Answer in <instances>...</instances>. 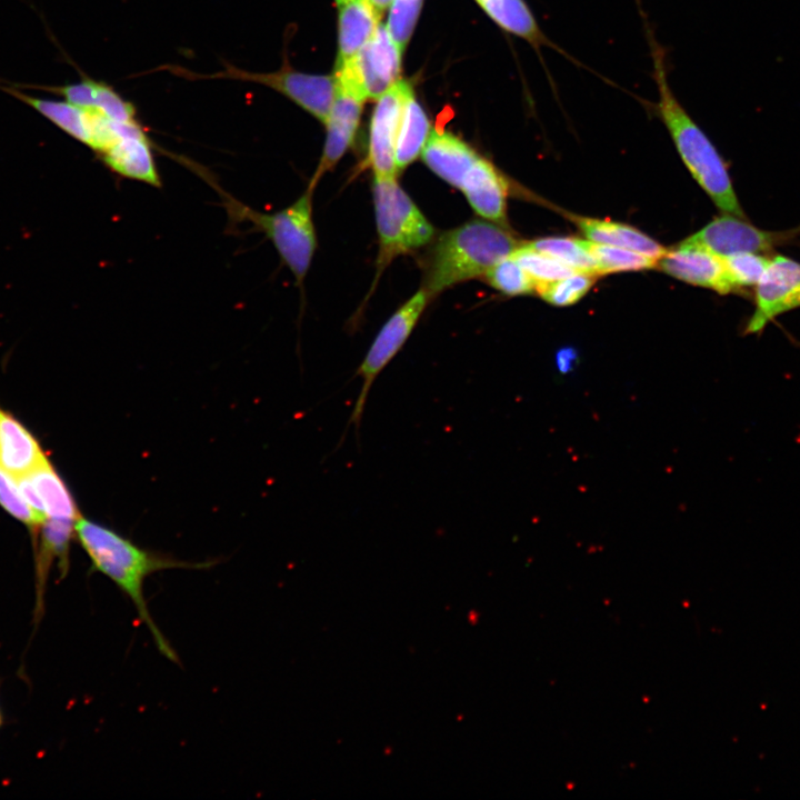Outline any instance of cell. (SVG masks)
I'll return each mask as SVG.
<instances>
[{
  "mask_svg": "<svg viewBox=\"0 0 800 800\" xmlns=\"http://www.w3.org/2000/svg\"><path fill=\"white\" fill-rule=\"evenodd\" d=\"M74 533L91 561V568L109 578L132 602L142 623L152 634L158 650L170 661L179 658L156 624L148 609L143 586L146 579L167 569H206L214 561L191 562L147 550L109 527L81 516Z\"/></svg>",
  "mask_w": 800,
  "mask_h": 800,
  "instance_id": "cell-1",
  "label": "cell"
},
{
  "mask_svg": "<svg viewBox=\"0 0 800 800\" xmlns=\"http://www.w3.org/2000/svg\"><path fill=\"white\" fill-rule=\"evenodd\" d=\"M652 60V78L657 86V113L692 177L713 203L727 214L746 219L737 199L726 163L706 133L692 120L672 92L667 72L666 51L647 26Z\"/></svg>",
  "mask_w": 800,
  "mask_h": 800,
  "instance_id": "cell-2",
  "label": "cell"
},
{
  "mask_svg": "<svg viewBox=\"0 0 800 800\" xmlns=\"http://www.w3.org/2000/svg\"><path fill=\"white\" fill-rule=\"evenodd\" d=\"M520 243L497 223L473 220L443 233L433 246L426 268L429 298L459 282L484 276Z\"/></svg>",
  "mask_w": 800,
  "mask_h": 800,
  "instance_id": "cell-3",
  "label": "cell"
},
{
  "mask_svg": "<svg viewBox=\"0 0 800 800\" xmlns=\"http://www.w3.org/2000/svg\"><path fill=\"white\" fill-rule=\"evenodd\" d=\"M314 187L316 184L310 182L292 204L273 213L256 211L230 197H227L228 201L224 202L230 217L249 221L253 229L266 233L298 284L304 280L317 247L312 220Z\"/></svg>",
  "mask_w": 800,
  "mask_h": 800,
  "instance_id": "cell-4",
  "label": "cell"
},
{
  "mask_svg": "<svg viewBox=\"0 0 800 800\" xmlns=\"http://www.w3.org/2000/svg\"><path fill=\"white\" fill-rule=\"evenodd\" d=\"M372 196L379 236V276L396 257L429 243L434 228L396 178L373 177Z\"/></svg>",
  "mask_w": 800,
  "mask_h": 800,
  "instance_id": "cell-5",
  "label": "cell"
},
{
  "mask_svg": "<svg viewBox=\"0 0 800 800\" xmlns=\"http://www.w3.org/2000/svg\"><path fill=\"white\" fill-rule=\"evenodd\" d=\"M171 73L187 79H232L266 86L289 98L319 121L326 124L336 94L337 79L331 76L310 74L291 68L283 61L272 72H252L224 63V68L212 74H198L177 66H163Z\"/></svg>",
  "mask_w": 800,
  "mask_h": 800,
  "instance_id": "cell-6",
  "label": "cell"
},
{
  "mask_svg": "<svg viewBox=\"0 0 800 800\" xmlns=\"http://www.w3.org/2000/svg\"><path fill=\"white\" fill-rule=\"evenodd\" d=\"M428 300V293L421 288L406 301L382 326L358 367L356 376L361 379V387L347 423L353 424L357 433L374 381L410 337Z\"/></svg>",
  "mask_w": 800,
  "mask_h": 800,
  "instance_id": "cell-7",
  "label": "cell"
},
{
  "mask_svg": "<svg viewBox=\"0 0 800 800\" xmlns=\"http://www.w3.org/2000/svg\"><path fill=\"white\" fill-rule=\"evenodd\" d=\"M799 234L800 226L784 231H768L742 218L724 214L713 219L682 242L701 247L723 258L740 252L764 253Z\"/></svg>",
  "mask_w": 800,
  "mask_h": 800,
  "instance_id": "cell-8",
  "label": "cell"
},
{
  "mask_svg": "<svg viewBox=\"0 0 800 800\" xmlns=\"http://www.w3.org/2000/svg\"><path fill=\"white\" fill-rule=\"evenodd\" d=\"M401 53L387 26L380 23L361 50L336 69L348 73L366 99L377 100L399 81Z\"/></svg>",
  "mask_w": 800,
  "mask_h": 800,
  "instance_id": "cell-9",
  "label": "cell"
},
{
  "mask_svg": "<svg viewBox=\"0 0 800 800\" xmlns=\"http://www.w3.org/2000/svg\"><path fill=\"white\" fill-rule=\"evenodd\" d=\"M337 88L326 122L327 138L319 166L311 179L317 184L322 174L331 170L352 144L359 127L362 107L367 100L352 78L334 69Z\"/></svg>",
  "mask_w": 800,
  "mask_h": 800,
  "instance_id": "cell-10",
  "label": "cell"
},
{
  "mask_svg": "<svg viewBox=\"0 0 800 800\" xmlns=\"http://www.w3.org/2000/svg\"><path fill=\"white\" fill-rule=\"evenodd\" d=\"M756 287V308L744 334H758L776 317L800 307V263L774 256Z\"/></svg>",
  "mask_w": 800,
  "mask_h": 800,
  "instance_id": "cell-11",
  "label": "cell"
},
{
  "mask_svg": "<svg viewBox=\"0 0 800 800\" xmlns=\"http://www.w3.org/2000/svg\"><path fill=\"white\" fill-rule=\"evenodd\" d=\"M411 89L407 81H397L377 99L369 131L367 164L374 178H396L397 138L406 97Z\"/></svg>",
  "mask_w": 800,
  "mask_h": 800,
  "instance_id": "cell-12",
  "label": "cell"
},
{
  "mask_svg": "<svg viewBox=\"0 0 800 800\" xmlns=\"http://www.w3.org/2000/svg\"><path fill=\"white\" fill-rule=\"evenodd\" d=\"M667 274L687 283L712 289L720 294L737 292L730 281L722 257L701 247L681 242L658 260Z\"/></svg>",
  "mask_w": 800,
  "mask_h": 800,
  "instance_id": "cell-13",
  "label": "cell"
},
{
  "mask_svg": "<svg viewBox=\"0 0 800 800\" xmlns=\"http://www.w3.org/2000/svg\"><path fill=\"white\" fill-rule=\"evenodd\" d=\"M76 521L46 518L41 524V539L36 553L34 624H38L43 616L47 581L52 563L57 562L60 577H64L68 571L69 548Z\"/></svg>",
  "mask_w": 800,
  "mask_h": 800,
  "instance_id": "cell-14",
  "label": "cell"
},
{
  "mask_svg": "<svg viewBox=\"0 0 800 800\" xmlns=\"http://www.w3.org/2000/svg\"><path fill=\"white\" fill-rule=\"evenodd\" d=\"M460 190L480 217L507 228L508 187L490 161L480 156L464 177Z\"/></svg>",
  "mask_w": 800,
  "mask_h": 800,
  "instance_id": "cell-15",
  "label": "cell"
},
{
  "mask_svg": "<svg viewBox=\"0 0 800 800\" xmlns=\"http://www.w3.org/2000/svg\"><path fill=\"white\" fill-rule=\"evenodd\" d=\"M480 156L457 136L432 129L421 151L424 164L450 186L461 183Z\"/></svg>",
  "mask_w": 800,
  "mask_h": 800,
  "instance_id": "cell-16",
  "label": "cell"
},
{
  "mask_svg": "<svg viewBox=\"0 0 800 800\" xmlns=\"http://www.w3.org/2000/svg\"><path fill=\"white\" fill-rule=\"evenodd\" d=\"M100 154L106 166L117 174L153 187L161 186L151 143L143 131L119 139Z\"/></svg>",
  "mask_w": 800,
  "mask_h": 800,
  "instance_id": "cell-17",
  "label": "cell"
},
{
  "mask_svg": "<svg viewBox=\"0 0 800 800\" xmlns=\"http://www.w3.org/2000/svg\"><path fill=\"white\" fill-rule=\"evenodd\" d=\"M338 7L337 64L352 59L380 24L379 12L369 0H336Z\"/></svg>",
  "mask_w": 800,
  "mask_h": 800,
  "instance_id": "cell-18",
  "label": "cell"
},
{
  "mask_svg": "<svg viewBox=\"0 0 800 800\" xmlns=\"http://www.w3.org/2000/svg\"><path fill=\"white\" fill-rule=\"evenodd\" d=\"M46 459L33 436L0 408V468L17 478L29 473Z\"/></svg>",
  "mask_w": 800,
  "mask_h": 800,
  "instance_id": "cell-19",
  "label": "cell"
},
{
  "mask_svg": "<svg viewBox=\"0 0 800 800\" xmlns=\"http://www.w3.org/2000/svg\"><path fill=\"white\" fill-rule=\"evenodd\" d=\"M582 234L592 242L633 250L659 260L667 249L640 230L607 219L570 214Z\"/></svg>",
  "mask_w": 800,
  "mask_h": 800,
  "instance_id": "cell-20",
  "label": "cell"
},
{
  "mask_svg": "<svg viewBox=\"0 0 800 800\" xmlns=\"http://www.w3.org/2000/svg\"><path fill=\"white\" fill-rule=\"evenodd\" d=\"M480 6L501 29L526 40L538 52L542 47L560 51L540 29L524 0H487Z\"/></svg>",
  "mask_w": 800,
  "mask_h": 800,
  "instance_id": "cell-21",
  "label": "cell"
},
{
  "mask_svg": "<svg viewBox=\"0 0 800 800\" xmlns=\"http://www.w3.org/2000/svg\"><path fill=\"white\" fill-rule=\"evenodd\" d=\"M0 89L36 109L71 137L87 146L89 144V109L78 107L68 101L39 99L22 92L16 86L0 84Z\"/></svg>",
  "mask_w": 800,
  "mask_h": 800,
  "instance_id": "cell-22",
  "label": "cell"
},
{
  "mask_svg": "<svg viewBox=\"0 0 800 800\" xmlns=\"http://www.w3.org/2000/svg\"><path fill=\"white\" fill-rule=\"evenodd\" d=\"M430 132L429 119L417 101L411 88L403 103L397 138L396 162L398 172L407 168L421 154Z\"/></svg>",
  "mask_w": 800,
  "mask_h": 800,
  "instance_id": "cell-23",
  "label": "cell"
},
{
  "mask_svg": "<svg viewBox=\"0 0 800 800\" xmlns=\"http://www.w3.org/2000/svg\"><path fill=\"white\" fill-rule=\"evenodd\" d=\"M47 518L77 520L80 514L68 487L46 459L29 473Z\"/></svg>",
  "mask_w": 800,
  "mask_h": 800,
  "instance_id": "cell-24",
  "label": "cell"
},
{
  "mask_svg": "<svg viewBox=\"0 0 800 800\" xmlns=\"http://www.w3.org/2000/svg\"><path fill=\"white\" fill-rule=\"evenodd\" d=\"M587 248L597 264V274L606 276L621 271H639L652 269L658 260L640 252L592 242L587 240Z\"/></svg>",
  "mask_w": 800,
  "mask_h": 800,
  "instance_id": "cell-25",
  "label": "cell"
},
{
  "mask_svg": "<svg viewBox=\"0 0 800 800\" xmlns=\"http://www.w3.org/2000/svg\"><path fill=\"white\" fill-rule=\"evenodd\" d=\"M528 243L538 251L560 260L577 272L597 274V264L587 248V240L570 237H547Z\"/></svg>",
  "mask_w": 800,
  "mask_h": 800,
  "instance_id": "cell-26",
  "label": "cell"
},
{
  "mask_svg": "<svg viewBox=\"0 0 800 800\" xmlns=\"http://www.w3.org/2000/svg\"><path fill=\"white\" fill-rule=\"evenodd\" d=\"M510 257L523 268L536 284L559 280L577 272L560 260L532 248L528 242L520 243Z\"/></svg>",
  "mask_w": 800,
  "mask_h": 800,
  "instance_id": "cell-27",
  "label": "cell"
},
{
  "mask_svg": "<svg viewBox=\"0 0 800 800\" xmlns=\"http://www.w3.org/2000/svg\"><path fill=\"white\" fill-rule=\"evenodd\" d=\"M597 274L576 272L559 280L536 284V292L548 303L566 307L577 303L592 288Z\"/></svg>",
  "mask_w": 800,
  "mask_h": 800,
  "instance_id": "cell-28",
  "label": "cell"
},
{
  "mask_svg": "<svg viewBox=\"0 0 800 800\" xmlns=\"http://www.w3.org/2000/svg\"><path fill=\"white\" fill-rule=\"evenodd\" d=\"M483 277L491 287L508 296L536 291V282L510 256L496 263Z\"/></svg>",
  "mask_w": 800,
  "mask_h": 800,
  "instance_id": "cell-29",
  "label": "cell"
},
{
  "mask_svg": "<svg viewBox=\"0 0 800 800\" xmlns=\"http://www.w3.org/2000/svg\"><path fill=\"white\" fill-rule=\"evenodd\" d=\"M723 263L736 291L754 287L760 281L770 259L762 253L740 252L723 257Z\"/></svg>",
  "mask_w": 800,
  "mask_h": 800,
  "instance_id": "cell-30",
  "label": "cell"
},
{
  "mask_svg": "<svg viewBox=\"0 0 800 800\" xmlns=\"http://www.w3.org/2000/svg\"><path fill=\"white\" fill-rule=\"evenodd\" d=\"M423 0H393L390 6L387 29L403 51L417 24Z\"/></svg>",
  "mask_w": 800,
  "mask_h": 800,
  "instance_id": "cell-31",
  "label": "cell"
},
{
  "mask_svg": "<svg viewBox=\"0 0 800 800\" xmlns=\"http://www.w3.org/2000/svg\"><path fill=\"white\" fill-rule=\"evenodd\" d=\"M13 479L14 477L0 468V504L12 517L37 529L44 518L29 506Z\"/></svg>",
  "mask_w": 800,
  "mask_h": 800,
  "instance_id": "cell-32",
  "label": "cell"
},
{
  "mask_svg": "<svg viewBox=\"0 0 800 800\" xmlns=\"http://www.w3.org/2000/svg\"><path fill=\"white\" fill-rule=\"evenodd\" d=\"M106 117L120 121H136V110L132 103L124 100L113 88L104 82H98L94 109Z\"/></svg>",
  "mask_w": 800,
  "mask_h": 800,
  "instance_id": "cell-33",
  "label": "cell"
},
{
  "mask_svg": "<svg viewBox=\"0 0 800 800\" xmlns=\"http://www.w3.org/2000/svg\"><path fill=\"white\" fill-rule=\"evenodd\" d=\"M578 359L579 354L576 348H560L554 357V364L558 373L564 376L573 371L578 364Z\"/></svg>",
  "mask_w": 800,
  "mask_h": 800,
  "instance_id": "cell-34",
  "label": "cell"
},
{
  "mask_svg": "<svg viewBox=\"0 0 800 800\" xmlns=\"http://www.w3.org/2000/svg\"><path fill=\"white\" fill-rule=\"evenodd\" d=\"M373 7L379 11L382 12L387 8H389L393 0H369Z\"/></svg>",
  "mask_w": 800,
  "mask_h": 800,
  "instance_id": "cell-35",
  "label": "cell"
},
{
  "mask_svg": "<svg viewBox=\"0 0 800 800\" xmlns=\"http://www.w3.org/2000/svg\"><path fill=\"white\" fill-rule=\"evenodd\" d=\"M3 724H4V716H3V711L1 708V703H0V729L3 727Z\"/></svg>",
  "mask_w": 800,
  "mask_h": 800,
  "instance_id": "cell-36",
  "label": "cell"
},
{
  "mask_svg": "<svg viewBox=\"0 0 800 800\" xmlns=\"http://www.w3.org/2000/svg\"><path fill=\"white\" fill-rule=\"evenodd\" d=\"M479 4H482L487 0H476Z\"/></svg>",
  "mask_w": 800,
  "mask_h": 800,
  "instance_id": "cell-37",
  "label": "cell"
}]
</instances>
